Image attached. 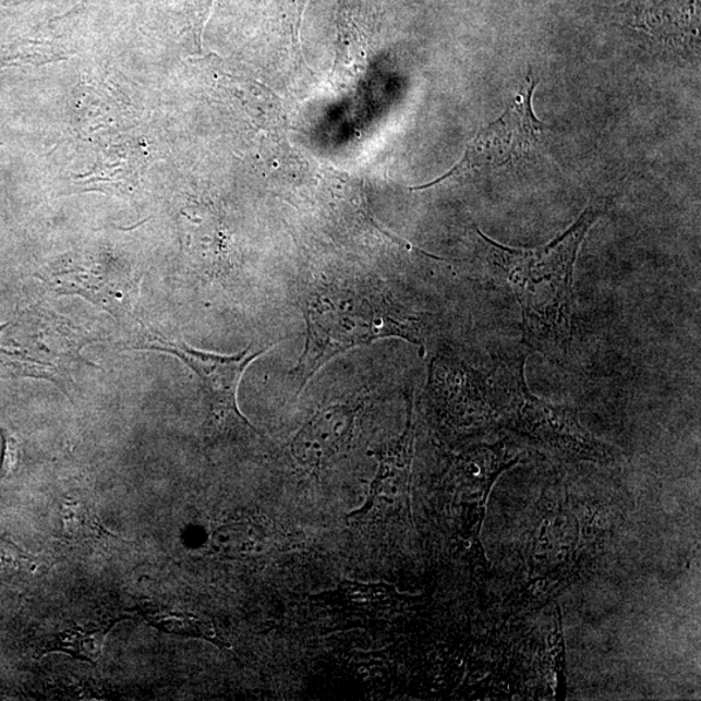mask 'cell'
Instances as JSON below:
<instances>
[{
	"mask_svg": "<svg viewBox=\"0 0 701 701\" xmlns=\"http://www.w3.org/2000/svg\"><path fill=\"white\" fill-rule=\"evenodd\" d=\"M43 280L57 294L84 297L114 317L126 315L137 302L140 276L107 270L98 264L67 263L52 269Z\"/></svg>",
	"mask_w": 701,
	"mask_h": 701,
	"instance_id": "ba28073f",
	"label": "cell"
},
{
	"mask_svg": "<svg viewBox=\"0 0 701 701\" xmlns=\"http://www.w3.org/2000/svg\"><path fill=\"white\" fill-rule=\"evenodd\" d=\"M63 523L68 534L74 536H90L97 530L95 517L92 516L90 510H87L80 505H72L67 501L63 506Z\"/></svg>",
	"mask_w": 701,
	"mask_h": 701,
	"instance_id": "8fae6325",
	"label": "cell"
},
{
	"mask_svg": "<svg viewBox=\"0 0 701 701\" xmlns=\"http://www.w3.org/2000/svg\"><path fill=\"white\" fill-rule=\"evenodd\" d=\"M536 81L532 73L523 92L517 95L512 107L501 118L482 131L468 146L464 158L449 172L428 185L413 188L424 190L455 181L474 170L485 167H501L510 161L519 160L530 152L540 135L543 124L535 118L532 99Z\"/></svg>",
	"mask_w": 701,
	"mask_h": 701,
	"instance_id": "277c9868",
	"label": "cell"
},
{
	"mask_svg": "<svg viewBox=\"0 0 701 701\" xmlns=\"http://www.w3.org/2000/svg\"><path fill=\"white\" fill-rule=\"evenodd\" d=\"M307 339L295 374L304 387L331 359L384 338H400L424 351L420 319L390 302L359 276L324 277L303 297Z\"/></svg>",
	"mask_w": 701,
	"mask_h": 701,
	"instance_id": "7a4b0ae2",
	"label": "cell"
},
{
	"mask_svg": "<svg viewBox=\"0 0 701 701\" xmlns=\"http://www.w3.org/2000/svg\"><path fill=\"white\" fill-rule=\"evenodd\" d=\"M271 346L257 349L250 345L237 355H217L193 349L183 342L170 340L156 330H146L133 340L132 350L170 353L185 363L200 377L209 407V424L215 431L256 428L243 416L238 407V389L249 365L264 355Z\"/></svg>",
	"mask_w": 701,
	"mask_h": 701,
	"instance_id": "3957f363",
	"label": "cell"
},
{
	"mask_svg": "<svg viewBox=\"0 0 701 701\" xmlns=\"http://www.w3.org/2000/svg\"><path fill=\"white\" fill-rule=\"evenodd\" d=\"M412 401L408 404L407 426L401 437L379 456L376 479L365 505L350 519L359 523L385 522L410 508L413 449Z\"/></svg>",
	"mask_w": 701,
	"mask_h": 701,
	"instance_id": "52a82bcc",
	"label": "cell"
},
{
	"mask_svg": "<svg viewBox=\"0 0 701 701\" xmlns=\"http://www.w3.org/2000/svg\"><path fill=\"white\" fill-rule=\"evenodd\" d=\"M353 413L343 407L328 408L316 414L292 442V455L304 467L319 468L349 445Z\"/></svg>",
	"mask_w": 701,
	"mask_h": 701,
	"instance_id": "9c48e42d",
	"label": "cell"
},
{
	"mask_svg": "<svg viewBox=\"0 0 701 701\" xmlns=\"http://www.w3.org/2000/svg\"><path fill=\"white\" fill-rule=\"evenodd\" d=\"M63 319L49 318L29 340L20 339L13 322L0 325V373L11 377L72 383L71 365L80 359L78 343Z\"/></svg>",
	"mask_w": 701,
	"mask_h": 701,
	"instance_id": "5b68a950",
	"label": "cell"
},
{
	"mask_svg": "<svg viewBox=\"0 0 701 701\" xmlns=\"http://www.w3.org/2000/svg\"><path fill=\"white\" fill-rule=\"evenodd\" d=\"M525 358L517 360L512 370V399L516 426L530 437L544 442L578 458L605 462L612 460L611 449L591 435L573 411L547 403L530 391L523 365Z\"/></svg>",
	"mask_w": 701,
	"mask_h": 701,
	"instance_id": "8992f818",
	"label": "cell"
},
{
	"mask_svg": "<svg viewBox=\"0 0 701 701\" xmlns=\"http://www.w3.org/2000/svg\"><path fill=\"white\" fill-rule=\"evenodd\" d=\"M142 615L162 631L206 638L210 639V641L215 637L213 626L204 621L203 618L186 614V612L158 607V605H145V607H142Z\"/></svg>",
	"mask_w": 701,
	"mask_h": 701,
	"instance_id": "30bf717a",
	"label": "cell"
},
{
	"mask_svg": "<svg viewBox=\"0 0 701 701\" xmlns=\"http://www.w3.org/2000/svg\"><path fill=\"white\" fill-rule=\"evenodd\" d=\"M602 207L591 206L553 242L534 250L512 249L478 230L486 263L520 304L522 337L529 349L551 359L567 353L573 330L575 265Z\"/></svg>",
	"mask_w": 701,
	"mask_h": 701,
	"instance_id": "6da1fadb",
	"label": "cell"
},
{
	"mask_svg": "<svg viewBox=\"0 0 701 701\" xmlns=\"http://www.w3.org/2000/svg\"><path fill=\"white\" fill-rule=\"evenodd\" d=\"M0 435L3 439L2 464H0V480H5L15 474L23 458L22 442L15 433L4 426H0Z\"/></svg>",
	"mask_w": 701,
	"mask_h": 701,
	"instance_id": "7c38bea8",
	"label": "cell"
}]
</instances>
